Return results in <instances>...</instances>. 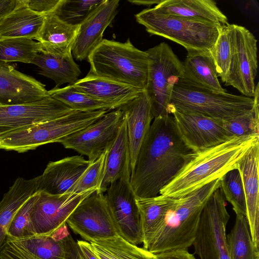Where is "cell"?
Masks as SVG:
<instances>
[{"instance_id":"44","label":"cell","mask_w":259,"mask_h":259,"mask_svg":"<svg viewBox=\"0 0 259 259\" xmlns=\"http://www.w3.org/2000/svg\"><path fill=\"white\" fill-rule=\"evenodd\" d=\"M82 259H99L93 250L90 243L85 240L76 241Z\"/></svg>"},{"instance_id":"7","label":"cell","mask_w":259,"mask_h":259,"mask_svg":"<svg viewBox=\"0 0 259 259\" xmlns=\"http://www.w3.org/2000/svg\"><path fill=\"white\" fill-rule=\"evenodd\" d=\"M149 69L146 94L151 104L154 118L169 113L171 93L181 78L183 65L171 47L163 42L149 49Z\"/></svg>"},{"instance_id":"40","label":"cell","mask_w":259,"mask_h":259,"mask_svg":"<svg viewBox=\"0 0 259 259\" xmlns=\"http://www.w3.org/2000/svg\"><path fill=\"white\" fill-rule=\"evenodd\" d=\"M38 192L27 201L17 211L10 225L7 236L20 238L33 235L30 230V214Z\"/></svg>"},{"instance_id":"5","label":"cell","mask_w":259,"mask_h":259,"mask_svg":"<svg viewBox=\"0 0 259 259\" xmlns=\"http://www.w3.org/2000/svg\"><path fill=\"white\" fill-rule=\"evenodd\" d=\"M135 16L149 33L174 41L184 47L188 53L210 50L224 26L164 14L153 8L144 9Z\"/></svg>"},{"instance_id":"42","label":"cell","mask_w":259,"mask_h":259,"mask_svg":"<svg viewBox=\"0 0 259 259\" xmlns=\"http://www.w3.org/2000/svg\"><path fill=\"white\" fill-rule=\"evenodd\" d=\"M64 259H82L77 242L70 234L65 238V249Z\"/></svg>"},{"instance_id":"16","label":"cell","mask_w":259,"mask_h":259,"mask_svg":"<svg viewBox=\"0 0 259 259\" xmlns=\"http://www.w3.org/2000/svg\"><path fill=\"white\" fill-rule=\"evenodd\" d=\"M74 110L51 97L21 104L0 105V135L36 123L54 119Z\"/></svg>"},{"instance_id":"19","label":"cell","mask_w":259,"mask_h":259,"mask_svg":"<svg viewBox=\"0 0 259 259\" xmlns=\"http://www.w3.org/2000/svg\"><path fill=\"white\" fill-rule=\"evenodd\" d=\"M259 142L238 163L245 198L246 217L256 254H259Z\"/></svg>"},{"instance_id":"8","label":"cell","mask_w":259,"mask_h":259,"mask_svg":"<svg viewBox=\"0 0 259 259\" xmlns=\"http://www.w3.org/2000/svg\"><path fill=\"white\" fill-rule=\"evenodd\" d=\"M221 189L210 196L201 214L192 245L200 259H231L226 240V226L230 216Z\"/></svg>"},{"instance_id":"47","label":"cell","mask_w":259,"mask_h":259,"mask_svg":"<svg viewBox=\"0 0 259 259\" xmlns=\"http://www.w3.org/2000/svg\"><path fill=\"white\" fill-rule=\"evenodd\" d=\"M254 259H259V255L256 256L254 258Z\"/></svg>"},{"instance_id":"29","label":"cell","mask_w":259,"mask_h":259,"mask_svg":"<svg viewBox=\"0 0 259 259\" xmlns=\"http://www.w3.org/2000/svg\"><path fill=\"white\" fill-rule=\"evenodd\" d=\"M32 64L38 67L39 74L54 81L55 88L66 83L73 84L81 73L72 54L59 56L41 52Z\"/></svg>"},{"instance_id":"4","label":"cell","mask_w":259,"mask_h":259,"mask_svg":"<svg viewBox=\"0 0 259 259\" xmlns=\"http://www.w3.org/2000/svg\"><path fill=\"white\" fill-rule=\"evenodd\" d=\"M87 60L90 65L88 73L145 90L149 56L130 38L125 42L103 39Z\"/></svg>"},{"instance_id":"27","label":"cell","mask_w":259,"mask_h":259,"mask_svg":"<svg viewBox=\"0 0 259 259\" xmlns=\"http://www.w3.org/2000/svg\"><path fill=\"white\" fill-rule=\"evenodd\" d=\"M153 9L164 14L211 22L228 24L227 16L212 0H162Z\"/></svg>"},{"instance_id":"46","label":"cell","mask_w":259,"mask_h":259,"mask_svg":"<svg viewBox=\"0 0 259 259\" xmlns=\"http://www.w3.org/2000/svg\"><path fill=\"white\" fill-rule=\"evenodd\" d=\"M12 0H0V14L10 5Z\"/></svg>"},{"instance_id":"39","label":"cell","mask_w":259,"mask_h":259,"mask_svg":"<svg viewBox=\"0 0 259 259\" xmlns=\"http://www.w3.org/2000/svg\"><path fill=\"white\" fill-rule=\"evenodd\" d=\"M105 155L106 150L91 162L67 193L80 194L91 190L100 191L104 175Z\"/></svg>"},{"instance_id":"26","label":"cell","mask_w":259,"mask_h":259,"mask_svg":"<svg viewBox=\"0 0 259 259\" xmlns=\"http://www.w3.org/2000/svg\"><path fill=\"white\" fill-rule=\"evenodd\" d=\"M40 175L30 179L17 178L0 201V249L6 241L10 225L19 209L40 191Z\"/></svg>"},{"instance_id":"13","label":"cell","mask_w":259,"mask_h":259,"mask_svg":"<svg viewBox=\"0 0 259 259\" xmlns=\"http://www.w3.org/2000/svg\"><path fill=\"white\" fill-rule=\"evenodd\" d=\"M123 118L119 107L106 113L89 126L60 140L64 148L72 149L96 160L115 138Z\"/></svg>"},{"instance_id":"24","label":"cell","mask_w":259,"mask_h":259,"mask_svg":"<svg viewBox=\"0 0 259 259\" xmlns=\"http://www.w3.org/2000/svg\"><path fill=\"white\" fill-rule=\"evenodd\" d=\"M183 65V73L179 82L201 90L226 92L219 80L210 50L188 53Z\"/></svg>"},{"instance_id":"2","label":"cell","mask_w":259,"mask_h":259,"mask_svg":"<svg viewBox=\"0 0 259 259\" xmlns=\"http://www.w3.org/2000/svg\"><path fill=\"white\" fill-rule=\"evenodd\" d=\"M258 142L259 135L234 137L219 145L194 152L159 194L173 198L184 197L221 179L237 169L240 160Z\"/></svg>"},{"instance_id":"34","label":"cell","mask_w":259,"mask_h":259,"mask_svg":"<svg viewBox=\"0 0 259 259\" xmlns=\"http://www.w3.org/2000/svg\"><path fill=\"white\" fill-rule=\"evenodd\" d=\"M49 95L60 101L72 110L90 112L100 110H115L112 106L98 101L80 92L72 84L62 88L54 87L48 91Z\"/></svg>"},{"instance_id":"48","label":"cell","mask_w":259,"mask_h":259,"mask_svg":"<svg viewBox=\"0 0 259 259\" xmlns=\"http://www.w3.org/2000/svg\"><path fill=\"white\" fill-rule=\"evenodd\" d=\"M0 149H1V141H0Z\"/></svg>"},{"instance_id":"49","label":"cell","mask_w":259,"mask_h":259,"mask_svg":"<svg viewBox=\"0 0 259 259\" xmlns=\"http://www.w3.org/2000/svg\"><path fill=\"white\" fill-rule=\"evenodd\" d=\"M0 105H2L0 104Z\"/></svg>"},{"instance_id":"20","label":"cell","mask_w":259,"mask_h":259,"mask_svg":"<svg viewBox=\"0 0 259 259\" xmlns=\"http://www.w3.org/2000/svg\"><path fill=\"white\" fill-rule=\"evenodd\" d=\"M120 108L126 124L132 172L141 145L154 117L151 102L145 90Z\"/></svg>"},{"instance_id":"11","label":"cell","mask_w":259,"mask_h":259,"mask_svg":"<svg viewBox=\"0 0 259 259\" xmlns=\"http://www.w3.org/2000/svg\"><path fill=\"white\" fill-rule=\"evenodd\" d=\"M66 224L88 242L118 235L105 196L99 191L84 198L69 215Z\"/></svg>"},{"instance_id":"33","label":"cell","mask_w":259,"mask_h":259,"mask_svg":"<svg viewBox=\"0 0 259 259\" xmlns=\"http://www.w3.org/2000/svg\"><path fill=\"white\" fill-rule=\"evenodd\" d=\"M42 51L37 41L27 37H13L0 40V62L32 64Z\"/></svg>"},{"instance_id":"23","label":"cell","mask_w":259,"mask_h":259,"mask_svg":"<svg viewBox=\"0 0 259 259\" xmlns=\"http://www.w3.org/2000/svg\"><path fill=\"white\" fill-rule=\"evenodd\" d=\"M77 90L92 98L118 108L135 98L143 91L127 84L88 73L73 84Z\"/></svg>"},{"instance_id":"12","label":"cell","mask_w":259,"mask_h":259,"mask_svg":"<svg viewBox=\"0 0 259 259\" xmlns=\"http://www.w3.org/2000/svg\"><path fill=\"white\" fill-rule=\"evenodd\" d=\"M96 191L61 195L39 191L30 214L32 233L51 234L61 228L66 224L67 219L77 205Z\"/></svg>"},{"instance_id":"32","label":"cell","mask_w":259,"mask_h":259,"mask_svg":"<svg viewBox=\"0 0 259 259\" xmlns=\"http://www.w3.org/2000/svg\"><path fill=\"white\" fill-rule=\"evenodd\" d=\"M231 259H254L256 254L245 215H236L235 224L226 236Z\"/></svg>"},{"instance_id":"43","label":"cell","mask_w":259,"mask_h":259,"mask_svg":"<svg viewBox=\"0 0 259 259\" xmlns=\"http://www.w3.org/2000/svg\"><path fill=\"white\" fill-rule=\"evenodd\" d=\"M154 259H196L188 250H178L155 254Z\"/></svg>"},{"instance_id":"18","label":"cell","mask_w":259,"mask_h":259,"mask_svg":"<svg viewBox=\"0 0 259 259\" xmlns=\"http://www.w3.org/2000/svg\"><path fill=\"white\" fill-rule=\"evenodd\" d=\"M50 96L45 85L9 63L0 62V104H21Z\"/></svg>"},{"instance_id":"21","label":"cell","mask_w":259,"mask_h":259,"mask_svg":"<svg viewBox=\"0 0 259 259\" xmlns=\"http://www.w3.org/2000/svg\"><path fill=\"white\" fill-rule=\"evenodd\" d=\"M91 163L79 155L50 161L40 175V191L54 195L67 193Z\"/></svg>"},{"instance_id":"9","label":"cell","mask_w":259,"mask_h":259,"mask_svg":"<svg viewBox=\"0 0 259 259\" xmlns=\"http://www.w3.org/2000/svg\"><path fill=\"white\" fill-rule=\"evenodd\" d=\"M231 42V60L228 78L225 83L244 96L253 98L257 73V39L246 27L229 24Z\"/></svg>"},{"instance_id":"15","label":"cell","mask_w":259,"mask_h":259,"mask_svg":"<svg viewBox=\"0 0 259 259\" xmlns=\"http://www.w3.org/2000/svg\"><path fill=\"white\" fill-rule=\"evenodd\" d=\"M67 224L51 234L20 238L7 237L0 249V259H64Z\"/></svg>"},{"instance_id":"1","label":"cell","mask_w":259,"mask_h":259,"mask_svg":"<svg viewBox=\"0 0 259 259\" xmlns=\"http://www.w3.org/2000/svg\"><path fill=\"white\" fill-rule=\"evenodd\" d=\"M194 153L183 141L171 114L154 118L131 174L130 185L136 198L158 195Z\"/></svg>"},{"instance_id":"31","label":"cell","mask_w":259,"mask_h":259,"mask_svg":"<svg viewBox=\"0 0 259 259\" xmlns=\"http://www.w3.org/2000/svg\"><path fill=\"white\" fill-rule=\"evenodd\" d=\"M89 243L99 259H154L155 257V254L128 242L119 235Z\"/></svg>"},{"instance_id":"17","label":"cell","mask_w":259,"mask_h":259,"mask_svg":"<svg viewBox=\"0 0 259 259\" xmlns=\"http://www.w3.org/2000/svg\"><path fill=\"white\" fill-rule=\"evenodd\" d=\"M119 0H104L80 24L72 55L77 60L87 59L103 39L105 30L118 12Z\"/></svg>"},{"instance_id":"38","label":"cell","mask_w":259,"mask_h":259,"mask_svg":"<svg viewBox=\"0 0 259 259\" xmlns=\"http://www.w3.org/2000/svg\"><path fill=\"white\" fill-rule=\"evenodd\" d=\"M210 52L218 76L225 83L229 76L232 53L229 23L223 27Z\"/></svg>"},{"instance_id":"25","label":"cell","mask_w":259,"mask_h":259,"mask_svg":"<svg viewBox=\"0 0 259 259\" xmlns=\"http://www.w3.org/2000/svg\"><path fill=\"white\" fill-rule=\"evenodd\" d=\"M79 25L68 24L52 13L45 17L42 25L34 39L40 44L41 52L66 56L72 54Z\"/></svg>"},{"instance_id":"41","label":"cell","mask_w":259,"mask_h":259,"mask_svg":"<svg viewBox=\"0 0 259 259\" xmlns=\"http://www.w3.org/2000/svg\"><path fill=\"white\" fill-rule=\"evenodd\" d=\"M24 1L31 10L46 16L54 12L60 0H24Z\"/></svg>"},{"instance_id":"45","label":"cell","mask_w":259,"mask_h":259,"mask_svg":"<svg viewBox=\"0 0 259 259\" xmlns=\"http://www.w3.org/2000/svg\"><path fill=\"white\" fill-rule=\"evenodd\" d=\"M162 0H128V2L136 5L150 6L158 4Z\"/></svg>"},{"instance_id":"36","label":"cell","mask_w":259,"mask_h":259,"mask_svg":"<svg viewBox=\"0 0 259 259\" xmlns=\"http://www.w3.org/2000/svg\"><path fill=\"white\" fill-rule=\"evenodd\" d=\"M103 1L60 0L53 14L68 24L79 25Z\"/></svg>"},{"instance_id":"28","label":"cell","mask_w":259,"mask_h":259,"mask_svg":"<svg viewBox=\"0 0 259 259\" xmlns=\"http://www.w3.org/2000/svg\"><path fill=\"white\" fill-rule=\"evenodd\" d=\"M128 167H131L129 143L123 117L115 138L106 149L104 175L99 192H106L111 184L122 176Z\"/></svg>"},{"instance_id":"30","label":"cell","mask_w":259,"mask_h":259,"mask_svg":"<svg viewBox=\"0 0 259 259\" xmlns=\"http://www.w3.org/2000/svg\"><path fill=\"white\" fill-rule=\"evenodd\" d=\"M136 199L141 217L144 248L160 228L176 198L159 194L153 197Z\"/></svg>"},{"instance_id":"3","label":"cell","mask_w":259,"mask_h":259,"mask_svg":"<svg viewBox=\"0 0 259 259\" xmlns=\"http://www.w3.org/2000/svg\"><path fill=\"white\" fill-rule=\"evenodd\" d=\"M220 180L184 197L176 198L160 228L144 248L154 254L188 250L194 241L203 207L211 194L220 187Z\"/></svg>"},{"instance_id":"14","label":"cell","mask_w":259,"mask_h":259,"mask_svg":"<svg viewBox=\"0 0 259 259\" xmlns=\"http://www.w3.org/2000/svg\"><path fill=\"white\" fill-rule=\"evenodd\" d=\"M178 131L186 146L197 152L219 145L234 137L223 121L203 115L170 109Z\"/></svg>"},{"instance_id":"6","label":"cell","mask_w":259,"mask_h":259,"mask_svg":"<svg viewBox=\"0 0 259 259\" xmlns=\"http://www.w3.org/2000/svg\"><path fill=\"white\" fill-rule=\"evenodd\" d=\"M253 104V98L201 90L178 81L171 93L169 113L173 108L225 121L250 110Z\"/></svg>"},{"instance_id":"37","label":"cell","mask_w":259,"mask_h":259,"mask_svg":"<svg viewBox=\"0 0 259 259\" xmlns=\"http://www.w3.org/2000/svg\"><path fill=\"white\" fill-rule=\"evenodd\" d=\"M220 188L226 200L232 205L236 214L246 216L245 195L241 177L237 168L228 172L221 178Z\"/></svg>"},{"instance_id":"35","label":"cell","mask_w":259,"mask_h":259,"mask_svg":"<svg viewBox=\"0 0 259 259\" xmlns=\"http://www.w3.org/2000/svg\"><path fill=\"white\" fill-rule=\"evenodd\" d=\"M252 108L245 113L223 121L226 129L233 136L259 135V84L255 85Z\"/></svg>"},{"instance_id":"22","label":"cell","mask_w":259,"mask_h":259,"mask_svg":"<svg viewBox=\"0 0 259 259\" xmlns=\"http://www.w3.org/2000/svg\"><path fill=\"white\" fill-rule=\"evenodd\" d=\"M45 17L29 8L24 0H12L0 14V40L22 37L34 39Z\"/></svg>"},{"instance_id":"10","label":"cell","mask_w":259,"mask_h":259,"mask_svg":"<svg viewBox=\"0 0 259 259\" xmlns=\"http://www.w3.org/2000/svg\"><path fill=\"white\" fill-rule=\"evenodd\" d=\"M131 167L111 184L105 195L118 235L134 245L143 243L141 217L136 197L130 185Z\"/></svg>"}]
</instances>
